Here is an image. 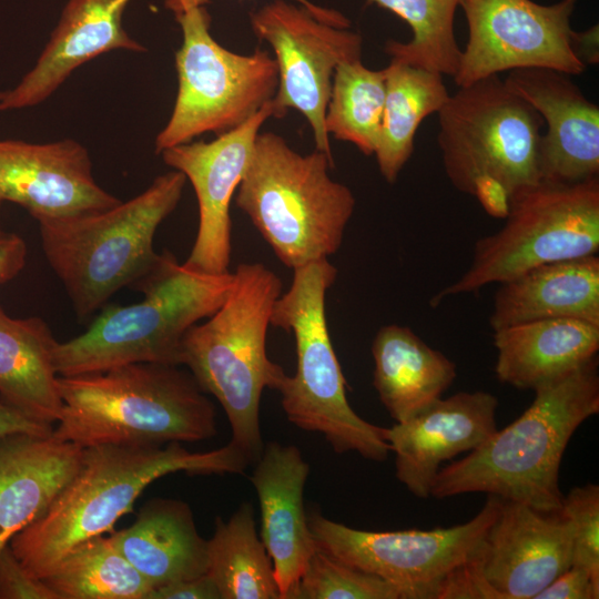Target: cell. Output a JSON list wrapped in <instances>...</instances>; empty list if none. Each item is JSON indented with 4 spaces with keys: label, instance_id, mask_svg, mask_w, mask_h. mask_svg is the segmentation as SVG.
Listing matches in <instances>:
<instances>
[{
    "label": "cell",
    "instance_id": "15",
    "mask_svg": "<svg viewBox=\"0 0 599 599\" xmlns=\"http://www.w3.org/2000/svg\"><path fill=\"white\" fill-rule=\"evenodd\" d=\"M273 116L272 101L237 129L211 142L196 141L165 149L164 163L183 173L199 205L196 237L186 267L205 274H224L231 263L230 205L246 170L253 143L263 123Z\"/></svg>",
    "mask_w": 599,
    "mask_h": 599
},
{
    "label": "cell",
    "instance_id": "27",
    "mask_svg": "<svg viewBox=\"0 0 599 599\" xmlns=\"http://www.w3.org/2000/svg\"><path fill=\"white\" fill-rule=\"evenodd\" d=\"M57 344L41 317L16 318L0 305V398L45 425L57 423L63 408L54 366Z\"/></svg>",
    "mask_w": 599,
    "mask_h": 599
},
{
    "label": "cell",
    "instance_id": "33",
    "mask_svg": "<svg viewBox=\"0 0 599 599\" xmlns=\"http://www.w3.org/2000/svg\"><path fill=\"white\" fill-rule=\"evenodd\" d=\"M292 599H400L388 581L316 549Z\"/></svg>",
    "mask_w": 599,
    "mask_h": 599
},
{
    "label": "cell",
    "instance_id": "2",
    "mask_svg": "<svg viewBox=\"0 0 599 599\" xmlns=\"http://www.w3.org/2000/svg\"><path fill=\"white\" fill-rule=\"evenodd\" d=\"M534 392L535 399L515 422L439 469L432 497L486 493L545 514L560 510L564 453L577 428L599 413L598 358Z\"/></svg>",
    "mask_w": 599,
    "mask_h": 599
},
{
    "label": "cell",
    "instance_id": "35",
    "mask_svg": "<svg viewBox=\"0 0 599 599\" xmlns=\"http://www.w3.org/2000/svg\"><path fill=\"white\" fill-rule=\"evenodd\" d=\"M480 549L443 578L436 589L435 599H504L484 573Z\"/></svg>",
    "mask_w": 599,
    "mask_h": 599
},
{
    "label": "cell",
    "instance_id": "11",
    "mask_svg": "<svg viewBox=\"0 0 599 599\" xmlns=\"http://www.w3.org/2000/svg\"><path fill=\"white\" fill-rule=\"evenodd\" d=\"M182 44L175 53L177 94L166 125L155 138V152L189 143L203 133L216 136L237 129L270 103L278 87L275 58L266 50L238 54L210 32L204 6L175 17Z\"/></svg>",
    "mask_w": 599,
    "mask_h": 599
},
{
    "label": "cell",
    "instance_id": "23",
    "mask_svg": "<svg viewBox=\"0 0 599 599\" xmlns=\"http://www.w3.org/2000/svg\"><path fill=\"white\" fill-rule=\"evenodd\" d=\"M493 339L498 380L535 390L597 357L599 324L578 318L531 321L494 331Z\"/></svg>",
    "mask_w": 599,
    "mask_h": 599
},
{
    "label": "cell",
    "instance_id": "12",
    "mask_svg": "<svg viewBox=\"0 0 599 599\" xmlns=\"http://www.w3.org/2000/svg\"><path fill=\"white\" fill-rule=\"evenodd\" d=\"M501 498L488 495L469 521L432 530L367 531L307 514L316 547L397 588L400 599H435L443 578L475 556L498 515Z\"/></svg>",
    "mask_w": 599,
    "mask_h": 599
},
{
    "label": "cell",
    "instance_id": "20",
    "mask_svg": "<svg viewBox=\"0 0 599 599\" xmlns=\"http://www.w3.org/2000/svg\"><path fill=\"white\" fill-rule=\"evenodd\" d=\"M309 465L295 445L270 441L255 461L251 481L261 510V540L272 560L281 599H292L317 549L304 507Z\"/></svg>",
    "mask_w": 599,
    "mask_h": 599
},
{
    "label": "cell",
    "instance_id": "21",
    "mask_svg": "<svg viewBox=\"0 0 599 599\" xmlns=\"http://www.w3.org/2000/svg\"><path fill=\"white\" fill-rule=\"evenodd\" d=\"M131 0H68L34 67L0 92V111L42 103L81 64L113 50L145 51L122 27Z\"/></svg>",
    "mask_w": 599,
    "mask_h": 599
},
{
    "label": "cell",
    "instance_id": "41",
    "mask_svg": "<svg viewBox=\"0 0 599 599\" xmlns=\"http://www.w3.org/2000/svg\"><path fill=\"white\" fill-rule=\"evenodd\" d=\"M51 425L35 422L0 398V439L16 434L49 435Z\"/></svg>",
    "mask_w": 599,
    "mask_h": 599
},
{
    "label": "cell",
    "instance_id": "8",
    "mask_svg": "<svg viewBox=\"0 0 599 599\" xmlns=\"http://www.w3.org/2000/svg\"><path fill=\"white\" fill-rule=\"evenodd\" d=\"M334 160L301 154L273 132L256 135L235 203L276 256L294 270L341 247L355 209L351 189L329 176Z\"/></svg>",
    "mask_w": 599,
    "mask_h": 599
},
{
    "label": "cell",
    "instance_id": "31",
    "mask_svg": "<svg viewBox=\"0 0 599 599\" xmlns=\"http://www.w3.org/2000/svg\"><path fill=\"white\" fill-rule=\"evenodd\" d=\"M386 97V70H370L362 60L338 64L325 113L328 135L353 143L363 154L375 153Z\"/></svg>",
    "mask_w": 599,
    "mask_h": 599
},
{
    "label": "cell",
    "instance_id": "10",
    "mask_svg": "<svg viewBox=\"0 0 599 599\" xmlns=\"http://www.w3.org/2000/svg\"><path fill=\"white\" fill-rule=\"evenodd\" d=\"M504 219L499 231L476 242L469 267L430 298L432 307L546 263L597 254L599 177L540 181L510 201Z\"/></svg>",
    "mask_w": 599,
    "mask_h": 599
},
{
    "label": "cell",
    "instance_id": "3",
    "mask_svg": "<svg viewBox=\"0 0 599 599\" xmlns=\"http://www.w3.org/2000/svg\"><path fill=\"white\" fill-rule=\"evenodd\" d=\"M181 365L132 363L59 376L63 408L52 434L82 448L162 446L216 435L214 404Z\"/></svg>",
    "mask_w": 599,
    "mask_h": 599
},
{
    "label": "cell",
    "instance_id": "19",
    "mask_svg": "<svg viewBox=\"0 0 599 599\" xmlns=\"http://www.w3.org/2000/svg\"><path fill=\"white\" fill-rule=\"evenodd\" d=\"M480 557L487 580L504 599H535L571 566V526L559 512L502 499Z\"/></svg>",
    "mask_w": 599,
    "mask_h": 599
},
{
    "label": "cell",
    "instance_id": "22",
    "mask_svg": "<svg viewBox=\"0 0 599 599\" xmlns=\"http://www.w3.org/2000/svg\"><path fill=\"white\" fill-rule=\"evenodd\" d=\"M82 453L52 433L0 439V550L45 511L77 471Z\"/></svg>",
    "mask_w": 599,
    "mask_h": 599
},
{
    "label": "cell",
    "instance_id": "26",
    "mask_svg": "<svg viewBox=\"0 0 599 599\" xmlns=\"http://www.w3.org/2000/svg\"><path fill=\"white\" fill-rule=\"evenodd\" d=\"M373 385L396 423L420 413L454 383L456 365L412 328L380 327L372 343Z\"/></svg>",
    "mask_w": 599,
    "mask_h": 599
},
{
    "label": "cell",
    "instance_id": "43",
    "mask_svg": "<svg viewBox=\"0 0 599 599\" xmlns=\"http://www.w3.org/2000/svg\"><path fill=\"white\" fill-rule=\"evenodd\" d=\"M1 203H2V202L0 201V206H1Z\"/></svg>",
    "mask_w": 599,
    "mask_h": 599
},
{
    "label": "cell",
    "instance_id": "9",
    "mask_svg": "<svg viewBox=\"0 0 599 599\" xmlns=\"http://www.w3.org/2000/svg\"><path fill=\"white\" fill-rule=\"evenodd\" d=\"M293 272L291 287L275 301L271 317V325L294 334L296 345L295 374H284L275 389L283 410L296 427L322 434L335 453L384 461L390 453L386 428L368 423L348 404L327 328L326 292L337 270L322 258Z\"/></svg>",
    "mask_w": 599,
    "mask_h": 599
},
{
    "label": "cell",
    "instance_id": "4",
    "mask_svg": "<svg viewBox=\"0 0 599 599\" xmlns=\"http://www.w3.org/2000/svg\"><path fill=\"white\" fill-rule=\"evenodd\" d=\"M280 277L261 263H242L220 308L183 337L181 364L200 387L221 404L232 430L230 443L250 463L264 444L260 402L264 388L276 389L285 372L266 352V334Z\"/></svg>",
    "mask_w": 599,
    "mask_h": 599
},
{
    "label": "cell",
    "instance_id": "13",
    "mask_svg": "<svg viewBox=\"0 0 599 599\" xmlns=\"http://www.w3.org/2000/svg\"><path fill=\"white\" fill-rule=\"evenodd\" d=\"M577 0H459L468 40L454 77L458 87L507 70L548 68L579 75L586 64L573 49L570 17Z\"/></svg>",
    "mask_w": 599,
    "mask_h": 599
},
{
    "label": "cell",
    "instance_id": "17",
    "mask_svg": "<svg viewBox=\"0 0 599 599\" xmlns=\"http://www.w3.org/2000/svg\"><path fill=\"white\" fill-rule=\"evenodd\" d=\"M570 77L548 68H521L504 80L547 123L539 149L541 181L576 183L599 175V108Z\"/></svg>",
    "mask_w": 599,
    "mask_h": 599
},
{
    "label": "cell",
    "instance_id": "34",
    "mask_svg": "<svg viewBox=\"0 0 599 599\" xmlns=\"http://www.w3.org/2000/svg\"><path fill=\"white\" fill-rule=\"evenodd\" d=\"M572 530V564L599 582V486L588 484L564 496L558 511Z\"/></svg>",
    "mask_w": 599,
    "mask_h": 599
},
{
    "label": "cell",
    "instance_id": "7",
    "mask_svg": "<svg viewBox=\"0 0 599 599\" xmlns=\"http://www.w3.org/2000/svg\"><path fill=\"white\" fill-rule=\"evenodd\" d=\"M233 273L205 274L180 264L170 252L133 287L143 298L102 311L81 335L58 342L59 376L103 372L132 363L181 364L186 332L225 301Z\"/></svg>",
    "mask_w": 599,
    "mask_h": 599
},
{
    "label": "cell",
    "instance_id": "16",
    "mask_svg": "<svg viewBox=\"0 0 599 599\" xmlns=\"http://www.w3.org/2000/svg\"><path fill=\"white\" fill-rule=\"evenodd\" d=\"M0 201L19 204L35 220L102 211L121 202L99 185L88 150L71 139L0 140Z\"/></svg>",
    "mask_w": 599,
    "mask_h": 599
},
{
    "label": "cell",
    "instance_id": "42",
    "mask_svg": "<svg viewBox=\"0 0 599 599\" xmlns=\"http://www.w3.org/2000/svg\"><path fill=\"white\" fill-rule=\"evenodd\" d=\"M573 49L579 59L586 63L598 62V30L597 26L585 32H576L573 34Z\"/></svg>",
    "mask_w": 599,
    "mask_h": 599
},
{
    "label": "cell",
    "instance_id": "1",
    "mask_svg": "<svg viewBox=\"0 0 599 599\" xmlns=\"http://www.w3.org/2000/svg\"><path fill=\"white\" fill-rule=\"evenodd\" d=\"M248 464L231 443L203 453L190 451L181 443L83 448L72 478L8 545L32 577L43 579L77 544L114 531L116 521L132 511L141 493L160 477L177 471L236 474Z\"/></svg>",
    "mask_w": 599,
    "mask_h": 599
},
{
    "label": "cell",
    "instance_id": "36",
    "mask_svg": "<svg viewBox=\"0 0 599 599\" xmlns=\"http://www.w3.org/2000/svg\"><path fill=\"white\" fill-rule=\"evenodd\" d=\"M0 599H57L51 589L32 577L7 545L0 550Z\"/></svg>",
    "mask_w": 599,
    "mask_h": 599
},
{
    "label": "cell",
    "instance_id": "29",
    "mask_svg": "<svg viewBox=\"0 0 599 599\" xmlns=\"http://www.w3.org/2000/svg\"><path fill=\"white\" fill-rule=\"evenodd\" d=\"M221 599H281L272 560L258 537L251 502L224 520L207 540V571Z\"/></svg>",
    "mask_w": 599,
    "mask_h": 599
},
{
    "label": "cell",
    "instance_id": "6",
    "mask_svg": "<svg viewBox=\"0 0 599 599\" xmlns=\"http://www.w3.org/2000/svg\"><path fill=\"white\" fill-rule=\"evenodd\" d=\"M437 113V143L451 185L504 219L510 201L541 181L542 118L498 74L459 87Z\"/></svg>",
    "mask_w": 599,
    "mask_h": 599
},
{
    "label": "cell",
    "instance_id": "40",
    "mask_svg": "<svg viewBox=\"0 0 599 599\" xmlns=\"http://www.w3.org/2000/svg\"><path fill=\"white\" fill-rule=\"evenodd\" d=\"M294 1L307 9L321 22L344 29L351 26V21L339 11L314 4L308 0ZM207 2L209 0H164V6L176 17L192 8L205 6Z\"/></svg>",
    "mask_w": 599,
    "mask_h": 599
},
{
    "label": "cell",
    "instance_id": "14",
    "mask_svg": "<svg viewBox=\"0 0 599 599\" xmlns=\"http://www.w3.org/2000/svg\"><path fill=\"white\" fill-rule=\"evenodd\" d=\"M254 34L275 52L278 87L272 100L273 116L288 109L309 123L316 150L333 159L325 129L332 79L336 67L362 58V37L317 20L307 9L274 0L251 13Z\"/></svg>",
    "mask_w": 599,
    "mask_h": 599
},
{
    "label": "cell",
    "instance_id": "32",
    "mask_svg": "<svg viewBox=\"0 0 599 599\" xmlns=\"http://www.w3.org/2000/svg\"><path fill=\"white\" fill-rule=\"evenodd\" d=\"M400 17L413 31L408 42L388 40L385 51L392 61L455 77L461 50L454 17L459 0H367Z\"/></svg>",
    "mask_w": 599,
    "mask_h": 599
},
{
    "label": "cell",
    "instance_id": "28",
    "mask_svg": "<svg viewBox=\"0 0 599 599\" xmlns=\"http://www.w3.org/2000/svg\"><path fill=\"white\" fill-rule=\"evenodd\" d=\"M385 70V105L374 155L380 174L392 184L414 151L419 124L440 110L449 93L440 73L392 60Z\"/></svg>",
    "mask_w": 599,
    "mask_h": 599
},
{
    "label": "cell",
    "instance_id": "5",
    "mask_svg": "<svg viewBox=\"0 0 599 599\" xmlns=\"http://www.w3.org/2000/svg\"><path fill=\"white\" fill-rule=\"evenodd\" d=\"M186 181L173 170L112 207L37 220L43 254L79 318L92 315L115 292L133 287L155 267V232L177 206Z\"/></svg>",
    "mask_w": 599,
    "mask_h": 599
},
{
    "label": "cell",
    "instance_id": "25",
    "mask_svg": "<svg viewBox=\"0 0 599 599\" xmlns=\"http://www.w3.org/2000/svg\"><path fill=\"white\" fill-rule=\"evenodd\" d=\"M110 536L153 588L207 571V540L199 534L191 507L180 499H150L130 527Z\"/></svg>",
    "mask_w": 599,
    "mask_h": 599
},
{
    "label": "cell",
    "instance_id": "37",
    "mask_svg": "<svg viewBox=\"0 0 599 599\" xmlns=\"http://www.w3.org/2000/svg\"><path fill=\"white\" fill-rule=\"evenodd\" d=\"M599 582L582 567L571 565L535 599H598Z\"/></svg>",
    "mask_w": 599,
    "mask_h": 599
},
{
    "label": "cell",
    "instance_id": "24",
    "mask_svg": "<svg viewBox=\"0 0 599 599\" xmlns=\"http://www.w3.org/2000/svg\"><path fill=\"white\" fill-rule=\"evenodd\" d=\"M551 318L599 324V256L546 263L499 284L489 324L493 331Z\"/></svg>",
    "mask_w": 599,
    "mask_h": 599
},
{
    "label": "cell",
    "instance_id": "30",
    "mask_svg": "<svg viewBox=\"0 0 599 599\" xmlns=\"http://www.w3.org/2000/svg\"><path fill=\"white\" fill-rule=\"evenodd\" d=\"M41 580L57 599H146L153 589L103 535L77 544Z\"/></svg>",
    "mask_w": 599,
    "mask_h": 599
},
{
    "label": "cell",
    "instance_id": "39",
    "mask_svg": "<svg viewBox=\"0 0 599 599\" xmlns=\"http://www.w3.org/2000/svg\"><path fill=\"white\" fill-rule=\"evenodd\" d=\"M27 262V245L17 233L0 229V285L14 278Z\"/></svg>",
    "mask_w": 599,
    "mask_h": 599
},
{
    "label": "cell",
    "instance_id": "38",
    "mask_svg": "<svg viewBox=\"0 0 599 599\" xmlns=\"http://www.w3.org/2000/svg\"><path fill=\"white\" fill-rule=\"evenodd\" d=\"M146 599H221L220 592L205 573L153 588Z\"/></svg>",
    "mask_w": 599,
    "mask_h": 599
},
{
    "label": "cell",
    "instance_id": "18",
    "mask_svg": "<svg viewBox=\"0 0 599 599\" xmlns=\"http://www.w3.org/2000/svg\"><path fill=\"white\" fill-rule=\"evenodd\" d=\"M497 408L498 398L488 392H459L386 428L397 479L417 498L430 497L441 463L474 450L497 430Z\"/></svg>",
    "mask_w": 599,
    "mask_h": 599
}]
</instances>
